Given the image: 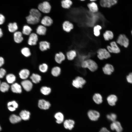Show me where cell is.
<instances>
[{"label":"cell","mask_w":132,"mask_h":132,"mask_svg":"<svg viewBox=\"0 0 132 132\" xmlns=\"http://www.w3.org/2000/svg\"><path fill=\"white\" fill-rule=\"evenodd\" d=\"M32 31L31 28L27 25H24L23 28L22 33L26 35H30Z\"/></svg>","instance_id":"cell-40"},{"label":"cell","mask_w":132,"mask_h":132,"mask_svg":"<svg viewBox=\"0 0 132 132\" xmlns=\"http://www.w3.org/2000/svg\"><path fill=\"white\" fill-rule=\"evenodd\" d=\"M29 71L26 69L21 70L19 73L20 77L22 79H25L27 78L30 75Z\"/></svg>","instance_id":"cell-31"},{"label":"cell","mask_w":132,"mask_h":132,"mask_svg":"<svg viewBox=\"0 0 132 132\" xmlns=\"http://www.w3.org/2000/svg\"><path fill=\"white\" fill-rule=\"evenodd\" d=\"M103 38L106 41H109L112 39L114 37L113 32L110 30H106L102 34Z\"/></svg>","instance_id":"cell-20"},{"label":"cell","mask_w":132,"mask_h":132,"mask_svg":"<svg viewBox=\"0 0 132 132\" xmlns=\"http://www.w3.org/2000/svg\"><path fill=\"white\" fill-rule=\"evenodd\" d=\"M73 23L68 20H66L63 22L62 24V28L65 32L70 33L71 32L74 28Z\"/></svg>","instance_id":"cell-6"},{"label":"cell","mask_w":132,"mask_h":132,"mask_svg":"<svg viewBox=\"0 0 132 132\" xmlns=\"http://www.w3.org/2000/svg\"><path fill=\"white\" fill-rule=\"evenodd\" d=\"M22 54L26 57H28L30 56L31 53L29 49L27 47H24L21 50Z\"/></svg>","instance_id":"cell-41"},{"label":"cell","mask_w":132,"mask_h":132,"mask_svg":"<svg viewBox=\"0 0 132 132\" xmlns=\"http://www.w3.org/2000/svg\"><path fill=\"white\" fill-rule=\"evenodd\" d=\"M21 84L23 88L28 91H30L33 87L32 83L28 80H25L22 81Z\"/></svg>","instance_id":"cell-19"},{"label":"cell","mask_w":132,"mask_h":132,"mask_svg":"<svg viewBox=\"0 0 132 132\" xmlns=\"http://www.w3.org/2000/svg\"><path fill=\"white\" fill-rule=\"evenodd\" d=\"M117 43L125 48L127 47L129 44V41L127 37L124 34H121L118 36Z\"/></svg>","instance_id":"cell-4"},{"label":"cell","mask_w":132,"mask_h":132,"mask_svg":"<svg viewBox=\"0 0 132 132\" xmlns=\"http://www.w3.org/2000/svg\"><path fill=\"white\" fill-rule=\"evenodd\" d=\"M10 87L9 84L7 82H1L0 86V91L3 93L7 92L9 90Z\"/></svg>","instance_id":"cell-34"},{"label":"cell","mask_w":132,"mask_h":132,"mask_svg":"<svg viewBox=\"0 0 132 132\" xmlns=\"http://www.w3.org/2000/svg\"><path fill=\"white\" fill-rule=\"evenodd\" d=\"M6 73V70L3 68H0V79L4 77Z\"/></svg>","instance_id":"cell-46"},{"label":"cell","mask_w":132,"mask_h":132,"mask_svg":"<svg viewBox=\"0 0 132 132\" xmlns=\"http://www.w3.org/2000/svg\"><path fill=\"white\" fill-rule=\"evenodd\" d=\"M53 22L52 19L48 16L44 17L41 21L42 25L45 27L50 26L53 23Z\"/></svg>","instance_id":"cell-16"},{"label":"cell","mask_w":132,"mask_h":132,"mask_svg":"<svg viewBox=\"0 0 132 132\" xmlns=\"http://www.w3.org/2000/svg\"><path fill=\"white\" fill-rule=\"evenodd\" d=\"M29 14L39 19H40L41 15L39 11L35 9H32L30 10Z\"/></svg>","instance_id":"cell-37"},{"label":"cell","mask_w":132,"mask_h":132,"mask_svg":"<svg viewBox=\"0 0 132 132\" xmlns=\"http://www.w3.org/2000/svg\"><path fill=\"white\" fill-rule=\"evenodd\" d=\"M72 86L76 88H82L83 86L80 84L79 82L75 79H73L72 82Z\"/></svg>","instance_id":"cell-43"},{"label":"cell","mask_w":132,"mask_h":132,"mask_svg":"<svg viewBox=\"0 0 132 132\" xmlns=\"http://www.w3.org/2000/svg\"><path fill=\"white\" fill-rule=\"evenodd\" d=\"M81 67L84 69H87L90 71L94 72L98 68V64L95 60L91 58L86 59L82 62Z\"/></svg>","instance_id":"cell-1"},{"label":"cell","mask_w":132,"mask_h":132,"mask_svg":"<svg viewBox=\"0 0 132 132\" xmlns=\"http://www.w3.org/2000/svg\"><path fill=\"white\" fill-rule=\"evenodd\" d=\"M99 132H110L105 127H103L101 129Z\"/></svg>","instance_id":"cell-50"},{"label":"cell","mask_w":132,"mask_h":132,"mask_svg":"<svg viewBox=\"0 0 132 132\" xmlns=\"http://www.w3.org/2000/svg\"><path fill=\"white\" fill-rule=\"evenodd\" d=\"M110 44L107 46L106 49L110 53L118 54L120 52V49L115 42L111 41Z\"/></svg>","instance_id":"cell-3"},{"label":"cell","mask_w":132,"mask_h":132,"mask_svg":"<svg viewBox=\"0 0 132 132\" xmlns=\"http://www.w3.org/2000/svg\"><path fill=\"white\" fill-rule=\"evenodd\" d=\"M40 91L43 94L45 95H47L50 93L51 89L49 87L44 86L41 88Z\"/></svg>","instance_id":"cell-42"},{"label":"cell","mask_w":132,"mask_h":132,"mask_svg":"<svg viewBox=\"0 0 132 132\" xmlns=\"http://www.w3.org/2000/svg\"><path fill=\"white\" fill-rule=\"evenodd\" d=\"M61 6L65 9L69 8L72 4V1L70 0H63L61 2Z\"/></svg>","instance_id":"cell-36"},{"label":"cell","mask_w":132,"mask_h":132,"mask_svg":"<svg viewBox=\"0 0 132 132\" xmlns=\"http://www.w3.org/2000/svg\"><path fill=\"white\" fill-rule=\"evenodd\" d=\"M110 128L112 130H115L117 132H121L123 130L120 122L116 121L112 122L111 124Z\"/></svg>","instance_id":"cell-13"},{"label":"cell","mask_w":132,"mask_h":132,"mask_svg":"<svg viewBox=\"0 0 132 132\" xmlns=\"http://www.w3.org/2000/svg\"><path fill=\"white\" fill-rule=\"evenodd\" d=\"M126 79L128 82L132 84V72L130 73L127 76Z\"/></svg>","instance_id":"cell-47"},{"label":"cell","mask_w":132,"mask_h":132,"mask_svg":"<svg viewBox=\"0 0 132 132\" xmlns=\"http://www.w3.org/2000/svg\"><path fill=\"white\" fill-rule=\"evenodd\" d=\"M5 20L4 16L3 14L0 13V25L3 24L4 23Z\"/></svg>","instance_id":"cell-48"},{"label":"cell","mask_w":132,"mask_h":132,"mask_svg":"<svg viewBox=\"0 0 132 132\" xmlns=\"http://www.w3.org/2000/svg\"><path fill=\"white\" fill-rule=\"evenodd\" d=\"M8 28L9 31L11 33H14L18 29L17 23L15 22L10 23L8 25Z\"/></svg>","instance_id":"cell-35"},{"label":"cell","mask_w":132,"mask_h":132,"mask_svg":"<svg viewBox=\"0 0 132 132\" xmlns=\"http://www.w3.org/2000/svg\"><path fill=\"white\" fill-rule=\"evenodd\" d=\"M38 8L39 10L42 12L47 13L50 12L51 6L48 2L44 1L38 5Z\"/></svg>","instance_id":"cell-5"},{"label":"cell","mask_w":132,"mask_h":132,"mask_svg":"<svg viewBox=\"0 0 132 132\" xmlns=\"http://www.w3.org/2000/svg\"><path fill=\"white\" fill-rule=\"evenodd\" d=\"M1 83V81L0 80V86Z\"/></svg>","instance_id":"cell-54"},{"label":"cell","mask_w":132,"mask_h":132,"mask_svg":"<svg viewBox=\"0 0 132 132\" xmlns=\"http://www.w3.org/2000/svg\"><path fill=\"white\" fill-rule=\"evenodd\" d=\"M9 121L12 124H15L20 122L22 120L20 116L12 114L9 117Z\"/></svg>","instance_id":"cell-29"},{"label":"cell","mask_w":132,"mask_h":132,"mask_svg":"<svg viewBox=\"0 0 132 132\" xmlns=\"http://www.w3.org/2000/svg\"><path fill=\"white\" fill-rule=\"evenodd\" d=\"M87 6L90 13H97L98 11L99 8L97 5L94 2L89 3Z\"/></svg>","instance_id":"cell-24"},{"label":"cell","mask_w":132,"mask_h":132,"mask_svg":"<svg viewBox=\"0 0 132 132\" xmlns=\"http://www.w3.org/2000/svg\"><path fill=\"white\" fill-rule=\"evenodd\" d=\"M117 99L116 96L114 94L109 95L107 98V100L108 104L111 106H114L115 105Z\"/></svg>","instance_id":"cell-22"},{"label":"cell","mask_w":132,"mask_h":132,"mask_svg":"<svg viewBox=\"0 0 132 132\" xmlns=\"http://www.w3.org/2000/svg\"><path fill=\"white\" fill-rule=\"evenodd\" d=\"M8 110L11 111H15L18 108V105L17 102L15 100L9 101L7 104Z\"/></svg>","instance_id":"cell-26"},{"label":"cell","mask_w":132,"mask_h":132,"mask_svg":"<svg viewBox=\"0 0 132 132\" xmlns=\"http://www.w3.org/2000/svg\"><path fill=\"white\" fill-rule=\"evenodd\" d=\"M46 27L43 25H40L37 27L36 29L37 33L40 35H45L46 31Z\"/></svg>","instance_id":"cell-30"},{"label":"cell","mask_w":132,"mask_h":132,"mask_svg":"<svg viewBox=\"0 0 132 132\" xmlns=\"http://www.w3.org/2000/svg\"><path fill=\"white\" fill-rule=\"evenodd\" d=\"M38 36L35 33H33L30 35L28 40V44L30 45H34L36 44L38 40Z\"/></svg>","instance_id":"cell-12"},{"label":"cell","mask_w":132,"mask_h":132,"mask_svg":"<svg viewBox=\"0 0 132 132\" xmlns=\"http://www.w3.org/2000/svg\"><path fill=\"white\" fill-rule=\"evenodd\" d=\"M7 82L9 84H12L14 83L16 80L15 76L12 74L7 75L5 77Z\"/></svg>","instance_id":"cell-32"},{"label":"cell","mask_w":132,"mask_h":132,"mask_svg":"<svg viewBox=\"0 0 132 132\" xmlns=\"http://www.w3.org/2000/svg\"><path fill=\"white\" fill-rule=\"evenodd\" d=\"M11 88V91L14 93H20L22 92L21 86L17 83H14L12 84Z\"/></svg>","instance_id":"cell-23"},{"label":"cell","mask_w":132,"mask_h":132,"mask_svg":"<svg viewBox=\"0 0 132 132\" xmlns=\"http://www.w3.org/2000/svg\"><path fill=\"white\" fill-rule=\"evenodd\" d=\"M66 58V55L62 52H60L56 54L55 56V60L56 63L61 64Z\"/></svg>","instance_id":"cell-15"},{"label":"cell","mask_w":132,"mask_h":132,"mask_svg":"<svg viewBox=\"0 0 132 132\" xmlns=\"http://www.w3.org/2000/svg\"><path fill=\"white\" fill-rule=\"evenodd\" d=\"M38 105L40 109L46 110L49 109L50 106V104L48 101L42 99L39 101Z\"/></svg>","instance_id":"cell-14"},{"label":"cell","mask_w":132,"mask_h":132,"mask_svg":"<svg viewBox=\"0 0 132 132\" xmlns=\"http://www.w3.org/2000/svg\"><path fill=\"white\" fill-rule=\"evenodd\" d=\"M4 60L3 58L0 57V67H1L4 64Z\"/></svg>","instance_id":"cell-49"},{"label":"cell","mask_w":132,"mask_h":132,"mask_svg":"<svg viewBox=\"0 0 132 132\" xmlns=\"http://www.w3.org/2000/svg\"><path fill=\"white\" fill-rule=\"evenodd\" d=\"M1 127L0 125V131H1Z\"/></svg>","instance_id":"cell-53"},{"label":"cell","mask_w":132,"mask_h":132,"mask_svg":"<svg viewBox=\"0 0 132 132\" xmlns=\"http://www.w3.org/2000/svg\"><path fill=\"white\" fill-rule=\"evenodd\" d=\"M102 69L104 74L108 75H111L114 70L113 66L109 63L105 64L102 67Z\"/></svg>","instance_id":"cell-10"},{"label":"cell","mask_w":132,"mask_h":132,"mask_svg":"<svg viewBox=\"0 0 132 132\" xmlns=\"http://www.w3.org/2000/svg\"><path fill=\"white\" fill-rule=\"evenodd\" d=\"M87 115L89 119L93 121H97L100 116V114L98 111L93 110H89Z\"/></svg>","instance_id":"cell-8"},{"label":"cell","mask_w":132,"mask_h":132,"mask_svg":"<svg viewBox=\"0 0 132 132\" xmlns=\"http://www.w3.org/2000/svg\"><path fill=\"white\" fill-rule=\"evenodd\" d=\"M39 69L41 72L44 73L46 72L48 70V65L45 63L39 66Z\"/></svg>","instance_id":"cell-44"},{"label":"cell","mask_w":132,"mask_h":132,"mask_svg":"<svg viewBox=\"0 0 132 132\" xmlns=\"http://www.w3.org/2000/svg\"><path fill=\"white\" fill-rule=\"evenodd\" d=\"M54 117L56 119V122L57 123L60 124L63 122L64 117L61 112H59L56 113L55 114Z\"/></svg>","instance_id":"cell-33"},{"label":"cell","mask_w":132,"mask_h":132,"mask_svg":"<svg viewBox=\"0 0 132 132\" xmlns=\"http://www.w3.org/2000/svg\"><path fill=\"white\" fill-rule=\"evenodd\" d=\"M75 124V122L74 120L68 119L64 121L63 125L65 129L71 130L74 128Z\"/></svg>","instance_id":"cell-21"},{"label":"cell","mask_w":132,"mask_h":132,"mask_svg":"<svg viewBox=\"0 0 132 132\" xmlns=\"http://www.w3.org/2000/svg\"><path fill=\"white\" fill-rule=\"evenodd\" d=\"M78 55L77 51L75 49H72L68 50L66 53V56L69 61H72L77 57Z\"/></svg>","instance_id":"cell-7"},{"label":"cell","mask_w":132,"mask_h":132,"mask_svg":"<svg viewBox=\"0 0 132 132\" xmlns=\"http://www.w3.org/2000/svg\"><path fill=\"white\" fill-rule=\"evenodd\" d=\"M61 69L58 66H55L51 70V74L55 77H57L60 74Z\"/></svg>","instance_id":"cell-39"},{"label":"cell","mask_w":132,"mask_h":132,"mask_svg":"<svg viewBox=\"0 0 132 132\" xmlns=\"http://www.w3.org/2000/svg\"><path fill=\"white\" fill-rule=\"evenodd\" d=\"M131 34H132V31H131Z\"/></svg>","instance_id":"cell-56"},{"label":"cell","mask_w":132,"mask_h":132,"mask_svg":"<svg viewBox=\"0 0 132 132\" xmlns=\"http://www.w3.org/2000/svg\"><path fill=\"white\" fill-rule=\"evenodd\" d=\"M80 0L81 1H83L85 0Z\"/></svg>","instance_id":"cell-55"},{"label":"cell","mask_w":132,"mask_h":132,"mask_svg":"<svg viewBox=\"0 0 132 132\" xmlns=\"http://www.w3.org/2000/svg\"><path fill=\"white\" fill-rule=\"evenodd\" d=\"M92 99L96 104L100 105L103 102V98L101 94L99 93H96L93 96Z\"/></svg>","instance_id":"cell-17"},{"label":"cell","mask_w":132,"mask_h":132,"mask_svg":"<svg viewBox=\"0 0 132 132\" xmlns=\"http://www.w3.org/2000/svg\"><path fill=\"white\" fill-rule=\"evenodd\" d=\"M102 29V27L100 24H95L93 27L92 32L94 36L98 37L100 36L101 31Z\"/></svg>","instance_id":"cell-11"},{"label":"cell","mask_w":132,"mask_h":132,"mask_svg":"<svg viewBox=\"0 0 132 132\" xmlns=\"http://www.w3.org/2000/svg\"><path fill=\"white\" fill-rule=\"evenodd\" d=\"M3 35V32L2 30L0 28V38Z\"/></svg>","instance_id":"cell-51"},{"label":"cell","mask_w":132,"mask_h":132,"mask_svg":"<svg viewBox=\"0 0 132 132\" xmlns=\"http://www.w3.org/2000/svg\"><path fill=\"white\" fill-rule=\"evenodd\" d=\"M90 1H96V0H90Z\"/></svg>","instance_id":"cell-52"},{"label":"cell","mask_w":132,"mask_h":132,"mask_svg":"<svg viewBox=\"0 0 132 132\" xmlns=\"http://www.w3.org/2000/svg\"><path fill=\"white\" fill-rule=\"evenodd\" d=\"M20 116L22 119L24 121L28 120L30 117V112L25 110L22 111L20 113Z\"/></svg>","instance_id":"cell-28"},{"label":"cell","mask_w":132,"mask_h":132,"mask_svg":"<svg viewBox=\"0 0 132 132\" xmlns=\"http://www.w3.org/2000/svg\"><path fill=\"white\" fill-rule=\"evenodd\" d=\"M110 53L106 48H99L96 51V56L97 59L100 61L107 59L111 57Z\"/></svg>","instance_id":"cell-2"},{"label":"cell","mask_w":132,"mask_h":132,"mask_svg":"<svg viewBox=\"0 0 132 132\" xmlns=\"http://www.w3.org/2000/svg\"><path fill=\"white\" fill-rule=\"evenodd\" d=\"M117 117L116 115L114 113H111L107 115V118L112 122L116 121Z\"/></svg>","instance_id":"cell-45"},{"label":"cell","mask_w":132,"mask_h":132,"mask_svg":"<svg viewBox=\"0 0 132 132\" xmlns=\"http://www.w3.org/2000/svg\"><path fill=\"white\" fill-rule=\"evenodd\" d=\"M50 48V44L46 41H42L39 43V48L41 51H44Z\"/></svg>","instance_id":"cell-27"},{"label":"cell","mask_w":132,"mask_h":132,"mask_svg":"<svg viewBox=\"0 0 132 132\" xmlns=\"http://www.w3.org/2000/svg\"><path fill=\"white\" fill-rule=\"evenodd\" d=\"M30 78L32 81L35 83H39L41 80V77L39 75L35 74H33L31 76Z\"/></svg>","instance_id":"cell-38"},{"label":"cell","mask_w":132,"mask_h":132,"mask_svg":"<svg viewBox=\"0 0 132 132\" xmlns=\"http://www.w3.org/2000/svg\"><path fill=\"white\" fill-rule=\"evenodd\" d=\"M13 37L14 41L17 43H21L23 39L22 33L20 31H16L14 32Z\"/></svg>","instance_id":"cell-25"},{"label":"cell","mask_w":132,"mask_h":132,"mask_svg":"<svg viewBox=\"0 0 132 132\" xmlns=\"http://www.w3.org/2000/svg\"><path fill=\"white\" fill-rule=\"evenodd\" d=\"M27 23L31 24H35L38 23L40 21V19L30 14L26 17Z\"/></svg>","instance_id":"cell-18"},{"label":"cell","mask_w":132,"mask_h":132,"mask_svg":"<svg viewBox=\"0 0 132 132\" xmlns=\"http://www.w3.org/2000/svg\"><path fill=\"white\" fill-rule=\"evenodd\" d=\"M118 0H100V4L101 6L110 8L116 4Z\"/></svg>","instance_id":"cell-9"}]
</instances>
